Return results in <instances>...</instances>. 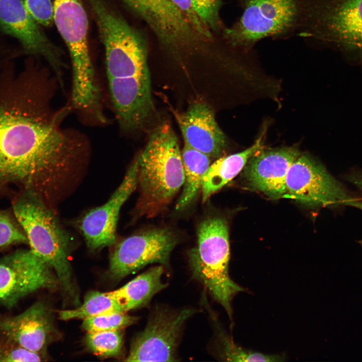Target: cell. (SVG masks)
I'll return each instance as SVG.
<instances>
[{
    "mask_svg": "<svg viewBox=\"0 0 362 362\" xmlns=\"http://www.w3.org/2000/svg\"><path fill=\"white\" fill-rule=\"evenodd\" d=\"M362 243V242H361Z\"/></svg>",
    "mask_w": 362,
    "mask_h": 362,
    "instance_id": "obj_31",
    "label": "cell"
},
{
    "mask_svg": "<svg viewBox=\"0 0 362 362\" xmlns=\"http://www.w3.org/2000/svg\"><path fill=\"white\" fill-rule=\"evenodd\" d=\"M12 211L31 250L52 267L64 292L77 299L68 260L70 239L52 211L30 192L18 194L13 201Z\"/></svg>",
    "mask_w": 362,
    "mask_h": 362,
    "instance_id": "obj_4",
    "label": "cell"
},
{
    "mask_svg": "<svg viewBox=\"0 0 362 362\" xmlns=\"http://www.w3.org/2000/svg\"><path fill=\"white\" fill-rule=\"evenodd\" d=\"M238 20L225 31L233 47L248 53L260 40L282 38L297 29L299 0H244Z\"/></svg>",
    "mask_w": 362,
    "mask_h": 362,
    "instance_id": "obj_8",
    "label": "cell"
},
{
    "mask_svg": "<svg viewBox=\"0 0 362 362\" xmlns=\"http://www.w3.org/2000/svg\"><path fill=\"white\" fill-rule=\"evenodd\" d=\"M59 284L52 267L31 249L0 259V302L7 305L38 290L54 289Z\"/></svg>",
    "mask_w": 362,
    "mask_h": 362,
    "instance_id": "obj_12",
    "label": "cell"
},
{
    "mask_svg": "<svg viewBox=\"0 0 362 362\" xmlns=\"http://www.w3.org/2000/svg\"><path fill=\"white\" fill-rule=\"evenodd\" d=\"M300 155L294 146L263 148L248 159L243 168L244 177L252 189L270 198H284L288 172Z\"/></svg>",
    "mask_w": 362,
    "mask_h": 362,
    "instance_id": "obj_15",
    "label": "cell"
},
{
    "mask_svg": "<svg viewBox=\"0 0 362 362\" xmlns=\"http://www.w3.org/2000/svg\"><path fill=\"white\" fill-rule=\"evenodd\" d=\"M24 6L41 25L51 26L54 24L53 5L52 0H21Z\"/></svg>",
    "mask_w": 362,
    "mask_h": 362,
    "instance_id": "obj_27",
    "label": "cell"
},
{
    "mask_svg": "<svg viewBox=\"0 0 362 362\" xmlns=\"http://www.w3.org/2000/svg\"><path fill=\"white\" fill-rule=\"evenodd\" d=\"M137 185L138 164L135 159L109 200L88 211L79 222L78 228L90 249H100L115 243L121 208Z\"/></svg>",
    "mask_w": 362,
    "mask_h": 362,
    "instance_id": "obj_14",
    "label": "cell"
},
{
    "mask_svg": "<svg viewBox=\"0 0 362 362\" xmlns=\"http://www.w3.org/2000/svg\"><path fill=\"white\" fill-rule=\"evenodd\" d=\"M53 21L68 49L72 66L71 104L88 109L102 100L88 45V21L81 0H52Z\"/></svg>",
    "mask_w": 362,
    "mask_h": 362,
    "instance_id": "obj_6",
    "label": "cell"
},
{
    "mask_svg": "<svg viewBox=\"0 0 362 362\" xmlns=\"http://www.w3.org/2000/svg\"><path fill=\"white\" fill-rule=\"evenodd\" d=\"M137 320L127 312H114L84 319L81 326L87 332L120 330Z\"/></svg>",
    "mask_w": 362,
    "mask_h": 362,
    "instance_id": "obj_24",
    "label": "cell"
},
{
    "mask_svg": "<svg viewBox=\"0 0 362 362\" xmlns=\"http://www.w3.org/2000/svg\"><path fill=\"white\" fill-rule=\"evenodd\" d=\"M40 26L21 0H0L1 29L16 38L27 53L46 60L63 87L65 64L62 53L48 39Z\"/></svg>",
    "mask_w": 362,
    "mask_h": 362,
    "instance_id": "obj_13",
    "label": "cell"
},
{
    "mask_svg": "<svg viewBox=\"0 0 362 362\" xmlns=\"http://www.w3.org/2000/svg\"><path fill=\"white\" fill-rule=\"evenodd\" d=\"M266 130L265 128L249 147L240 152L219 157L210 164L203 178L201 187L203 203L234 178L243 169L248 159L264 147L263 141Z\"/></svg>",
    "mask_w": 362,
    "mask_h": 362,
    "instance_id": "obj_18",
    "label": "cell"
},
{
    "mask_svg": "<svg viewBox=\"0 0 362 362\" xmlns=\"http://www.w3.org/2000/svg\"><path fill=\"white\" fill-rule=\"evenodd\" d=\"M136 159L141 193L139 210L152 216L167 206L185 180L181 152L170 126L158 127Z\"/></svg>",
    "mask_w": 362,
    "mask_h": 362,
    "instance_id": "obj_3",
    "label": "cell"
},
{
    "mask_svg": "<svg viewBox=\"0 0 362 362\" xmlns=\"http://www.w3.org/2000/svg\"><path fill=\"white\" fill-rule=\"evenodd\" d=\"M163 273V265L152 267L110 292L121 302L127 312L146 305L155 294L167 286L162 280Z\"/></svg>",
    "mask_w": 362,
    "mask_h": 362,
    "instance_id": "obj_19",
    "label": "cell"
},
{
    "mask_svg": "<svg viewBox=\"0 0 362 362\" xmlns=\"http://www.w3.org/2000/svg\"><path fill=\"white\" fill-rule=\"evenodd\" d=\"M19 243H28L24 232L14 215L0 211V248Z\"/></svg>",
    "mask_w": 362,
    "mask_h": 362,
    "instance_id": "obj_25",
    "label": "cell"
},
{
    "mask_svg": "<svg viewBox=\"0 0 362 362\" xmlns=\"http://www.w3.org/2000/svg\"><path fill=\"white\" fill-rule=\"evenodd\" d=\"M0 79V194L16 187L45 203L88 153L85 137L61 123L45 80L25 73Z\"/></svg>",
    "mask_w": 362,
    "mask_h": 362,
    "instance_id": "obj_1",
    "label": "cell"
},
{
    "mask_svg": "<svg viewBox=\"0 0 362 362\" xmlns=\"http://www.w3.org/2000/svg\"><path fill=\"white\" fill-rule=\"evenodd\" d=\"M301 36L346 52H362V0H299Z\"/></svg>",
    "mask_w": 362,
    "mask_h": 362,
    "instance_id": "obj_7",
    "label": "cell"
},
{
    "mask_svg": "<svg viewBox=\"0 0 362 362\" xmlns=\"http://www.w3.org/2000/svg\"><path fill=\"white\" fill-rule=\"evenodd\" d=\"M85 344L89 350L100 356L114 357L123 348V335L120 330L87 332Z\"/></svg>",
    "mask_w": 362,
    "mask_h": 362,
    "instance_id": "obj_22",
    "label": "cell"
},
{
    "mask_svg": "<svg viewBox=\"0 0 362 362\" xmlns=\"http://www.w3.org/2000/svg\"><path fill=\"white\" fill-rule=\"evenodd\" d=\"M52 324L44 304L37 303L23 313L0 322L4 337L34 352L40 353L48 341Z\"/></svg>",
    "mask_w": 362,
    "mask_h": 362,
    "instance_id": "obj_17",
    "label": "cell"
},
{
    "mask_svg": "<svg viewBox=\"0 0 362 362\" xmlns=\"http://www.w3.org/2000/svg\"><path fill=\"white\" fill-rule=\"evenodd\" d=\"M177 241L175 235L166 228L152 229L129 236L115 247L110 259L109 272L118 279L147 264L167 265Z\"/></svg>",
    "mask_w": 362,
    "mask_h": 362,
    "instance_id": "obj_11",
    "label": "cell"
},
{
    "mask_svg": "<svg viewBox=\"0 0 362 362\" xmlns=\"http://www.w3.org/2000/svg\"><path fill=\"white\" fill-rule=\"evenodd\" d=\"M284 198L316 207L348 206L362 210V202L348 193L321 164L306 154L290 166Z\"/></svg>",
    "mask_w": 362,
    "mask_h": 362,
    "instance_id": "obj_9",
    "label": "cell"
},
{
    "mask_svg": "<svg viewBox=\"0 0 362 362\" xmlns=\"http://www.w3.org/2000/svg\"><path fill=\"white\" fill-rule=\"evenodd\" d=\"M105 53L110 98L120 128H142L154 111L144 45L138 33L103 0H87Z\"/></svg>",
    "mask_w": 362,
    "mask_h": 362,
    "instance_id": "obj_2",
    "label": "cell"
},
{
    "mask_svg": "<svg viewBox=\"0 0 362 362\" xmlns=\"http://www.w3.org/2000/svg\"><path fill=\"white\" fill-rule=\"evenodd\" d=\"M0 341V361H39L40 353L30 350L5 338Z\"/></svg>",
    "mask_w": 362,
    "mask_h": 362,
    "instance_id": "obj_26",
    "label": "cell"
},
{
    "mask_svg": "<svg viewBox=\"0 0 362 362\" xmlns=\"http://www.w3.org/2000/svg\"><path fill=\"white\" fill-rule=\"evenodd\" d=\"M197 243L189 253L193 278L200 282L232 319L234 296L244 291L229 274L230 245L225 219L212 217L203 220L197 230Z\"/></svg>",
    "mask_w": 362,
    "mask_h": 362,
    "instance_id": "obj_5",
    "label": "cell"
},
{
    "mask_svg": "<svg viewBox=\"0 0 362 362\" xmlns=\"http://www.w3.org/2000/svg\"><path fill=\"white\" fill-rule=\"evenodd\" d=\"M194 313L191 309H156L143 331L134 339L127 361H176L181 333L188 319Z\"/></svg>",
    "mask_w": 362,
    "mask_h": 362,
    "instance_id": "obj_10",
    "label": "cell"
},
{
    "mask_svg": "<svg viewBox=\"0 0 362 362\" xmlns=\"http://www.w3.org/2000/svg\"><path fill=\"white\" fill-rule=\"evenodd\" d=\"M185 180L182 194L175 206L177 210L187 207L201 189L203 178L211 164L207 155L185 144L181 152Z\"/></svg>",
    "mask_w": 362,
    "mask_h": 362,
    "instance_id": "obj_20",
    "label": "cell"
},
{
    "mask_svg": "<svg viewBox=\"0 0 362 362\" xmlns=\"http://www.w3.org/2000/svg\"><path fill=\"white\" fill-rule=\"evenodd\" d=\"M177 119L186 145L210 158L221 156L226 146V137L209 106L195 103Z\"/></svg>",
    "mask_w": 362,
    "mask_h": 362,
    "instance_id": "obj_16",
    "label": "cell"
},
{
    "mask_svg": "<svg viewBox=\"0 0 362 362\" xmlns=\"http://www.w3.org/2000/svg\"><path fill=\"white\" fill-rule=\"evenodd\" d=\"M114 312H127L121 302L110 292L93 291L86 295L82 304L73 309L60 311L62 320L84 319Z\"/></svg>",
    "mask_w": 362,
    "mask_h": 362,
    "instance_id": "obj_21",
    "label": "cell"
},
{
    "mask_svg": "<svg viewBox=\"0 0 362 362\" xmlns=\"http://www.w3.org/2000/svg\"><path fill=\"white\" fill-rule=\"evenodd\" d=\"M196 11L204 25L215 29L219 22L221 0H193Z\"/></svg>",
    "mask_w": 362,
    "mask_h": 362,
    "instance_id": "obj_28",
    "label": "cell"
},
{
    "mask_svg": "<svg viewBox=\"0 0 362 362\" xmlns=\"http://www.w3.org/2000/svg\"><path fill=\"white\" fill-rule=\"evenodd\" d=\"M349 180L362 192V173L353 174L350 176Z\"/></svg>",
    "mask_w": 362,
    "mask_h": 362,
    "instance_id": "obj_30",
    "label": "cell"
},
{
    "mask_svg": "<svg viewBox=\"0 0 362 362\" xmlns=\"http://www.w3.org/2000/svg\"><path fill=\"white\" fill-rule=\"evenodd\" d=\"M184 15L194 30L206 37H210V32L202 22L195 8L193 0H170Z\"/></svg>",
    "mask_w": 362,
    "mask_h": 362,
    "instance_id": "obj_29",
    "label": "cell"
},
{
    "mask_svg": "<svg viewBox=\"0 0 362 362\" xmlns=\"http://www.w3.org/2000/svg\"><path fill=\"white\" fill-rule=\"evenodd\" d=\"M220 342L221 357L231 361H282L285 357L282 355L266 354L249 351L236 345L232 339L220 331Z\"/></svg>",
    "mask_w": 362,
    "mask_h": 362,
    "instance_id": "obj_23",
    "label": "cell"
}]
</instances>
